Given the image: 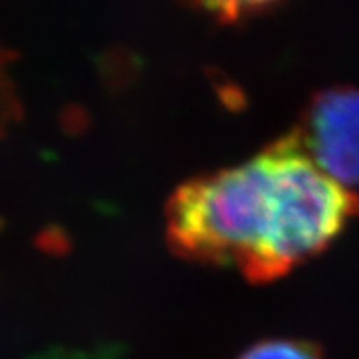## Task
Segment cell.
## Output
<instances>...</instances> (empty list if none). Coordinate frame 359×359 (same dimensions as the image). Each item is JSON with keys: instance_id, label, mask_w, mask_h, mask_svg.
Returning <instances> with one entry per match:
<instances>
[{"instance_id": "1", "label": "cell", "mask_w": 359, "mask_h": 359, "mask_svg": "<svg viewBox=\"0 0 359 359\" xmlns=\"http://www.w3.org/2000/svg\"><path fill=\"white\" fill-rule=\"evenodd\" d=\"M358 214V194L327 178L290 132L182 182L168 198L166 238L184 259L268 283L325 252Z\"/></svg>"}, {"instance_id": "3", "label": "cell", "mask_w": 359, "mask_h": 359, "mask_svg": "<svg viewBox=\"0 0 359 359\" xmlns=\"http://www.w3.org/2000/svg\"><path fill=\"white\" fill-rule=\"evenodd\" d=\"M236 359H321V349L306 339L273 337L250 346Z\"/></svg>"}, {"instance_id": "2", "label": "cell", "mask_w": 359, "mask_h": 359, "mask_svg": "<svg viewBox=\"0 0 359 359\" xmlns=\"http://www.w3.org/2000/svg\"><path fill=\"white\" fill-rule=\"evenodd\" d=\"M311 162L347 190L359 186V88L334 86L309 100L294 130Z\"/></svg>"}]
</instances>
